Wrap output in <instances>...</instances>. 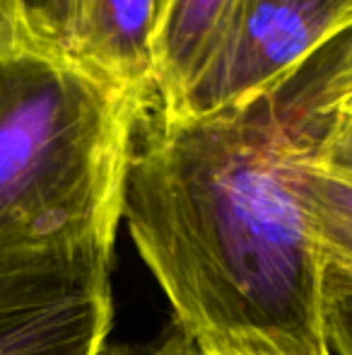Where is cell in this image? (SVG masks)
<instances>
[{
    "label": "cell",
    "instance_id": "cell-1",
    "mask_svg": "<svg viewBox=\"0 0 352 355\" xmlns=\"http://www.w3.org/2000/svg\"><path fill=\"white\" fill-rule=\"evenodd\" d=\"M352 97V32L237 107L138 126L123 220L174 322L198 343L333 355L326 263L292 189Z\"/></svg>",
    "mask_w": 352,
    "mask_h": 355
},
{
    "label": "cell",
    "instance_id": "cell-8",
    "mask_svg": "<svg viewBox=\"0 0 352 355\" xmlns=\"http://www.w3.org/2000/svg\"><path fill=\"white\" fill-rule=\"evenodd\" d=\"M0 3L29 37L77 56L80 0H0Z\"/></svg>",
    "mask_w": 352,
    "mask_h": 355
},
{
    "label": "cell",
    "instance_id": "cell-3",
    "mask_svg": "<svg viewBox=\"0 0 352 355\" xmlns=\"http://www.w3.org/2000/svg\"><path fill=\"white\" fill-rule=\"evenodd\" d=\"M113 257L51 249L0 259V355H102Z\"/></svg>",
    "mask_w": 352,
    "mask_h": 355
},
{
    "label": "cell",
    "instance_id": "cell-5",
    "mask_svg": "<svg viewBox=\"0 0 352 355\" xmlns=\"http://www.w3.org/2000/svg\"><path fill=\"white\" fill-rule=\"evenodd\" d=\"M244 0H165L152 46V107L174 112L225 42Z\"/></svg>",
    "mask_w": 352,
    "mask_h": 355
},
{
    "label": "cell",
    "instance_id": "cell-12",
    "mask_svg": "<svg viewBox=\"0 0 352 355\" xmlns=\"http://www.w3.org/2000/svg\"><path fill=\"white\" fill-rule=\"evenodd\" d=\"M203 355H290L263 341L246 343H201Z\"/></svg>",
    "mask_w": 352,
    "mask_h": 355
},
{
    "label": "cell",
    "instance_id": "cell-6",
    "mask_svg": "<svg viewBox=\"0 0 352 355\" xmlns=\"http://www.w3.org/2000/svg\"><path fill=\"white\" fill-rule=\"evenodd\" d=\"M162 0H80L77 58L152 97V46Z\"/></svg>",
    "mask_w": 352,
    "mask_h": 355
},
{
    "label": "cell",
    "instance_id": "cell-7",
    "mask_svg": "<svg viewBox=\"0 0 352 355\" xmlns=\"http://www.w3.org/2000/svg\"><path fill=\"white\" fill-rule=\"evenodd\" d=\"M292 189L309 218L326 271L352 285V172L306 155L292 167Z\"/></svg>",
    "mask_w": 352,
    "mask_h": 355
},
{
    "label": "cell",
    "instance_id": "cell-2",
    "mask_svg": "<svg viewBox=\"0 0 352 355\" xmlns=\"http://www.w3.org/2000/svg\"><path fill=\"white\" fill-rule=\"evenodd\" d=\"M150 104L29 37L0 3V259L51 249L113 257Z\"/></svg>",
    "mask_w": 352,
    "mask_h": 355
},
{
    "label": "cell",
    "instance_id": "cell-14",
    "mask_svg": "<svg viewBox=\"0 0 352 355\" xmlns=\"http://www.w3.org/2000/svg\"><path fill=\"white\" fill-rule=\"evenodd\" d=\"M162 3H165V0H162Z\"/></svg>",
    "mask_w": 352,
    "mask_h": 355
},
{
    "label": "cell",
    "instance_id": "cell-11",
    "mask_svg": "<svg viewBox=\"0 0 352 355\" xmlns=\"http://www.w3.org/2000/svg\"><path fill=\"white\" fill-rule=\"evenodd\" d=\"M314 159L340 172H352V107L345 104L338 112Z\"/></svg>",
    "mask_w": 352,
    "mask_h": 355
},
{
    "label": "cell",
    "instance_id": "cell-13",
    "mask_svg": "<svg viewBox=\"0 0 352 355\" xmlns=\"http://www.w3.org/2000/svg\"><path fill=\"white\" fill-rule=\"evenodd\" d=\"M348 107H352V97H350V102H348Z\"/></svg>",
    "mask_w": 352,
    "mask_h": 355
},
{
    "label": "cell",
    "instance_id": "cell-10",
    "mask_svg": "<svg viewBox=\"0 0 352 355\" xmlns=\"http://www.w3.org/2000/svg\"><path fill=\"white\" fill-rule=\"evenodd\" d=\"M102 355H203V348L186 329H181L172 319L160 338L140 346H111L104 348Z\"/></svg>",
    "mask_w": 352,
    "mask_h": 355
},
{
    "label": "cell",
    "instance_id": "cell-9",
    "mask_svg": "<svg viewBox=\"0 0 352 355\" xmlns=\"http://www.w3.org/2000/svg\"><path fill=\"white\" fill-rule=\"evenodd\" d=\"M326 334L333 355H352V285L326 271Z\"/></svg>",
    "mask_w": 352,
    "mask_h": 355
},
{
    "label": "cell",
    "instance_id": "cell-4",
    "mask_svg": "<svg viewBox=\"0 0 352 355\" xmlns=\"http://www.w3.org/2000/svg\"><path fill=\"white\" fill-rule=\"evenodd\" d=\"M348 32L352 0H244L183 102L162 114L198 116L249 102Z\"/></svg>",
    "mask_w": 352,
    "mask_h": 355
}]
</instances>
